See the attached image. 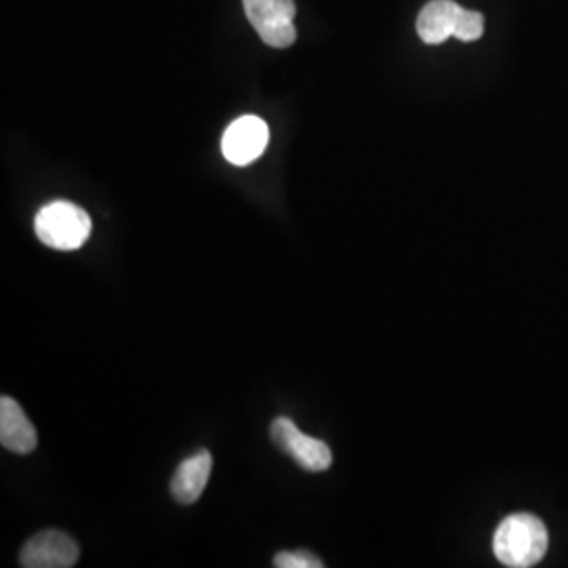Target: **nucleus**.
Masks as SVG:
<instances>
[{"label":"nucleus","instance_id":"nucleus-3","mask_svg":"<svg viewBox=\"0 0 568 568\" xmlns=\"http://www.w3.org/2000/svg\"><path fill=\"white\" fill-rule=\"evenodd\" d=\"M244 13L260 39L274 47L286 49L297 41L295 30V0H243Z\"/></svg>","mask_w":568,"mask_h":568},{"label":"nucleus","instance_id":"nucleus-1","mask_svg":"<svg viewBox=\"0 0 568 568\" xmlns=\"http://www.w3.org/2000/svg\"><path fill=\"white\" fill-rule=\"evenodd\" d=\"M548 549V530L532 514H511L493 537V551L509 568L535 567Z\"/></svg>","mask_w":568,"mask_h":568},{"label":"nucleus","instance_id":"nucleus-10","mask_svg":"<svg viewBox=\"0 0 568 568\" xmlns=\"http://www.w3.org/2000/svg\"><path fill=\"white\" fill-rule=\"evenodd\" d=\"M483 32H485V18L478 11H469L462 7L457 21H455L453 37L459 41L471 42L478 41L483 37Z\"/></svg>","mask_w":568,"mask_h":568},{"label":"nucleus","instance_id":"nucleus-5","mask_svg":"<svg viewBox=\"0 0 568 568\" xmlns=\"http://www.w3.org/2000/svg\"><path fill=\"white\" fill-rule=\"evenodd\" d=\"M81 558L79 544L61 530H42L21 548L23 568H70Z\"/></svg>","mask_w":568,"mask_h":568},{"label":"nucleus","instance_id":"nucleus-4","mask_svg":"<svg viewBox=\"0 0 568 568\" xmlns=\"http://www.w3.org/2000/svg\"><path fill=\"white\" fill-rule=\"evenodd\" d=\"M270 436L274 447L283 450L284 455H288L305 471L321 474L333 466V453L328 445L307 436L286 417H276L272 422Z\"/></svg>","mask_w":568,"mask_h":568},{"label":"nucleus","instance_id":"nucleus-8","mask_svg":"<svg viewBox=\"0 0 568 568\" xmlns=\"http://www.w3.org/2000/svg\"><path fill=\"white\" fill-rule=\"evenodd\" d=\"M211 469H213V457L209 450H199L196 455L183 459L171 478L173 499L182 506L196 504L211 478Z\"/></svg>","mask_w":568,"mask_h":568},{"label":"nucleus","instance_id":"nucleus-7","mask_svg":"<svg viewBox=\"0 0 568 568\" xmlns=\"http://www.w3.org/2000/svg\"><path fill=\"white\" fill-rule=\"evenodd\" d=\"M0 445L16 455H30L39 445V434L32 422L9 396L0 398Z\"/></svg>","mask_w":568,"mask_h":568},{"label":"nucleus","instance_id":"nucleus-2","mask_svg":"<svg viewBox=\"0 0 568 568\" xmlns=\"http://www.w3.org/2000/svg\"><path fill=\"white\" fill-rule=\"evenodd\" d=\"M91 217L77 204L58 201L42 206L34 230L42 244L58 251H77L91 236Z\"/></svg>","mask_w":568,"mask_h":568},{"label":"nucleus","instance_id":"nucleus-9","mask_svg":"<svg viewBox=\"0 0 568 568\" xmlns=\"http://www.w3.org/2000/svg\"><path fill=\"white\" fill-rule=\"evenodd\" d=\"M462 7L453 0H432L417 18V32L427 44H440L453 37Z\"/></svg>","mask_w":568,"mask_h":568},{"label":"nucleus","instance_id":"nucleus-11","mask_svg":"<svg viewBox=\"0 0 568 568\" xmlns=\"http://www.w3.org/2000/svg\"><path fill=\"white\" fill-rule=\"evenodd\" d=\"M276 568H323L325 562L310 551H281L274 556Z\"/></svg>","mask_w":568,"mask_h":568},{"label":"nucleus","instance_id":"nucleus-6","mask_svg":"<svg viewBox=\"0 0 568 568\" xmlns=\"http://www.w3.org/2000/svg\"><path fill=\"white\" fill-rule=\"evenodd\" d=\"M270 129L260 116H241L225 129L222 150L227 163L244 166L264 154Z\"/></svg>","mask_w":568,"mask_h":568}]
</instances>
